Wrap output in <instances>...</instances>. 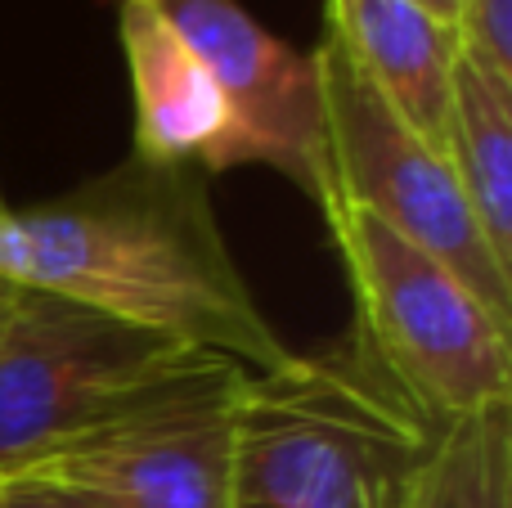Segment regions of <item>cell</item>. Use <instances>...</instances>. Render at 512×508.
Masks as SVG:
<instances>
[{
	"instance_id": "cell-14",
	"label": "cell",
	"mask_w": 512,
	"mask_h": 508,
	"mask_svg": "<svg viewBox=\"0 0 512 508\" xmlns=\"http://www.w3.org/2000/svg\"><path fill=\"white\" fill-rule=\"evenodd\" d=\"M414 5H423L427 14L445 18V23H454V27H459V18H463V0H414Z\"/></svg>"
},
{
	"instance_id": "cell-9",
	"label": "cell",
	"mask_w": 512,
	"mask_h": 508,
	"mask_svg": "<svg viewBox=\"0 0 512 508\" xmlns=\"http://www.w3.org/2000/svg\"><path fill=\"white\" fill-rule=\"evenodd\" d=\"M324 36L409 131L445 153L459 27L414 0H324Z\"/></svg>"
},
{
	"instance_id": "cell-6",
	"label": "cell",
	"mask_w": 512,
	"mask_h": 508,
	"mask_svg": "<svg viewBox=\"0 0 512 508\" xmlns=\"http://www.w3.org/2000/svg\"><path fill=\"white\" fill-rule=\"evenodd\" d=\"M248 369L198 356L180 374L9 477L86 495L104 508H225L234 405Z\"/></svg>"
},
{
	"instance_id": "cell-5",
	"label": "cell",
	"mask_w": 512,
	"mask_h": 508,
	"mask_svg": "<svg viewBox=\"0 0 512 508\" xmlns=\"http://www.w3.org/2000/svg\"><path fill=\"white\" fill-rule=\"evenodd\" d=\"M315 63L324 95V198H342L418 243L454 270L495 320L512 324V270L481 239L450 158L409 131L328 36L315 45Z\"/></svg>"
},
{
	"instance_id": "cell-3",
	"label": "cell",
	"mask_w": 512,
	"mask_h": 508,
	"mask_svg": "<svg viewBox=\"0 0 512 508\" xmlns=\"http://www.w3.org/2000/svg\"><path fill=\"white\" fill-rule=\"evenodd\" d=\"M319 212L351 279V338L418 410L445 423L512 401L508 324L454 270L342 198H324Z\"/></svg>"
},
{
	"instance_id": "cell-1",
	"label": "cell",
	"mask_w": 512,
	"mask_h": 508,
	"mask_svg": "<svg viewBox=\"0 0 512 508\" xmlns=\"http://www.w3.org/2000/svg\"><path fill=\"white\" fill-rule=\"evenodd\" d=\"M0 279L68 297L248 374L292 356L256 306L198 167L140 153L0 216Z\"/></svg>"
},
{
	"instance_id": "cell-15",
	"label": "cell",
	"mask_w": 512,
	"mask_h": 508,
	"mask_svg": "<svg viewBox=\"0 0 512 508\" xmlns=\"http://www.w3.org/2000/svg\"><path fill=\"white\" fill-rule=\"evenodd\" d=\"M14 297H18V288L0 279V338H5V329H9V315H14Z\"/></svg>"
},
{
	"instance_id": "cell-13",
	"label": "cell",
	"mask_w": 512,
	"mask_h": 508,
	"mask_svg": "<svg viewBox=\"0 0 512 508\" xmlns=\"http://www.w3.org/2000/svg\"><path fill=\"white\" fill-rule=\"evenodd\" d=\"M0 508H104L86 495L59 491L45 482H23V477H0Z\"/></svg>"
},
{
	"instance_id": "cell-11",
	"label": "cell",
	"mask_w": 512,
	"mask_h": 508,
	"mask_svg": "<svg viewBox=\"0 0 512 508\" xmlns=\"http://www.w3.org/2000/svg\"><path fill=\"white\" fill-rule=\"evenodd\" d=\"M409 508H512V401L441 423Z\"/></svg>"
},
{
	"instance_id": "cell-4",
	"label": "cell",
	"mask_w": 512,
	"mask_h": 508,
	"mask_svg": "<svg viewBox=\"0 0 512 508\" xmlns=\"http://www.w3.org/2000/svg\"><path fill=\"white\" fill-rule=\"evenodd\" d=\"M198 356L68 297L18 288L0 338V477L77 441Z\"/></svg>"
},
{
	"instance_id": "cell-12",
	"label": "cell",
	"mask_w": 512,
	"mask_h": 508,
	"mask_svg": "<svg viewBox=\"0 0 512 508\" xmlns=\"http://www.w3.org/2000/svg\"><path fill=\"white\" fill-rule=\"evenodd\" d=\"M459 36L477 63L512 77V0H463Z\"/></svg>"
},
{
	"instance_id": "cell-8",
	"label": "cell",
	"mask_w": 512,
	"mask_h": 508,
	"mask_svg": "<svg viewBox=\"0 0 512 508\" xmlns=\"http://www.w3.org/2000/svg\"><path fill=\"white\" fill-rule=\"evenodd\" d=\"M126 68L135 99V149L149 162L212 171L248 167L239 122L194 45L153 0H117Z\"/></svg>"
},
{
	"instance_id": "cell-10",
	"label": "cell",
	"mask_w": 512,
	"mask_h": 508,
	"mask_svg": "<svg viewBox=\"0 0 512 508\" xmlns=\"http://www.w3.org/2000/svg\"><path fill=\"white\" fill-rule=\"evenodd\" d=\"M445 158L481 239L512 270V77L459 50Z\"/></svg>"
},
{
	"instance_id": "cell-16",
	"label": "cell",
	"mask_w": 512,
	"mask_h": 508,
	"mask_svg": "<svg viewBox=\"0 0 512 508\" xmlns=\"http://www.w3.org/2000/svg\"><path fill=\"white\" fill-rule=\"evenodd\" d=\"M5 207H9V203H5V194H0V216H5Z\"/></svg>"
},
{
	"instance_id": "cell-7",
	"label": "cell",
	"mask_w": 512,
	"mask_h": 508,
	"mask_svg": "<svg viewBox=\"0 0 512 508\" xmlns=\"http://www.w3.org/2000/svg\"><path fill=\"white\" fill-rule=\"evenodd\" d=\"M216 77L248 162L274 167L310 203L328 194L324 95L315 50L279 41L239 0H153Z\"/></svg>"
},
{
	"instance_id": "cell-2",
	"label": "cell",
	"mask_w": 512,
	"mask_h": 508,
	"mask_svg": "<svg viewBox=\"0 0 512 508\" xmlns=\"http://www.w3.org/2000/svg\"><path fill=\"white\" fill-rule=\"evenodd\" d=\"M441 423L346 333L248 374L225 508H409Z\"/></svg>"
}]
</instances>
